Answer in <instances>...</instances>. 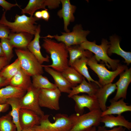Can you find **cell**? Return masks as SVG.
I'll return each instance as SVG.
<instances>
[{"label": "cell", "instance_id": "cell-8", "mask_svg": "<svg viewBox=\"0 0 131 131\" xmlns=\"http://www.w3.org/2000/svg\"><path fill=\"white\" fill-rule=\"evenodd\" d=\"M102 112L100 109L81 115L74 114L73 125L70 131H87L93 126H99Z\"/></svg>", "mask_w": 131, "mask_h": 131}, {"label": "cell", "instance_id": "cell-4", "mask_svg": "<svg viewBox=\"0 0 131 131\" xmlns=\"http://www.w3.org/2000/svg\"><path fill=\"white\" fill-rule=\"evenodd\" d=\"M85 50L89 51L95 54V57L98 62L102 60L104 62L108 68H111L113 71L115 70L120 64V60L110 58L107 54L109 46V42L103 39L100 45H97L95 41L93 42L88 40L80 45Z\"/></svg>", "mask_w": 131, "mask_h": 131}, {"label": "cell", "instance_id": "cell-27", "mask_svg": "<svg viewBox=\"0 0 131 131\" xmlns=\"http://www.w3.org/2000/svg\"><path fill=\"white\" fill-rule=\"evenodd\" d=\"M19 98H11L7 99L6 102V103L11 107V111L9 112L8 114L11 116L13 122L16 127V131H21L22 130L19 121V112L21 108Z\"/></svg>", "mask_w": 131, "mask_h": 131}, {"label": "cell", "instance_id": "cell-38", "mask_svg": "<svg viewBox=\"0 0 131 131\" xmlns=\"http://www.w3.org/2000/svg\"><path fill=\"white\" fill-rule=\"evenodd\" d=\"M41 12L42 16V18L46 21H48L50 17L48 9L46 8L42 10Z\"/></svg>", "mask_w": 131, "mask_h": 131}, {"label": "cell", "instance_id": "cell-37", "mask_svg": "<svg viewBox=\"0 0 131 131\" xmlns=\"http://www.w3.org/2000/svg\"><path fill=\"white\" fill-rule=\"evenodd\" d=\"M9 63L5 57H0V71L8 65Z\"/></svg>", "mask_w": 131, "mask_h": 131}, {"label": "cell", "instance_id": "cell-19", "mask_svg": "<svg viewBox=\"0 0 131 131\" xmlns=\"http://www.w3.org/2000/svg\"><path fill=\"white\" fill-rule=\"evenodd\" d=\"M109 46L107 51V54L110 55L112 54H115L123 58L124 62L127 65L131 63V52L124 51L120 47V40L118 37L113 35L110 37Z\"/></svg>", "mask_w": 131, "mask_h": 131}, {"label": "cell", "instance_id": "cell-14", "mask_svg": "<svg viewBox=\"0 0 131 131\" xmlns=\"http://www.w3.org/2000/svg\"><path fill=\"white\" fill-rule=\"evenodd\" d=\"M62 4L61 9L58 11L57 16L60 18H63L64 22V29L66 32H70L68 27L71 22L75 20L74 15L76 9V6L71 4L69 0H60Z\"/></svg>", "mask_w": 131, "mask_h": 131}, {"label": "cell", "instance_id": "cell-17", "mask_svg": "<svg viewBox=\"0 0 131 131\" xmlns=\"http://www.w3.org/2000/svg\"><path fill=\"white\" fill-rule=\"evenodd\" d=\"M33 37V35L26 32H11L8 39L13 48L25 49L27 48L28 44L32 41Z\"/></svg>", "mask_w": 131, "mask_h": 131}, {"label": "cell", "instance_id": "cell-6", "mask_svg": "<svg viewBox=\"0 0 131 131\" xmlns=\"http://www.w3.org/2000/svg\"><path fill=\"white\" fill-rule=\"evenodd\" d=\"M19 59L21 69L30 76L44 73L43 67L37 59L27 48L15 50Z\"/></svg>", "mask_w": 131, "mask_h": 131}, {"label": "cell", "instance_id": "cell-11", "mask_svg": "<svg viewBox=\"0 0 131 131\" xmlns=\"http://www.w3.org/2000/svg\"><path fill=\"white\" fill-rule=\"evenodd\" d=\"M71 98L75 102V111L77 114L79 115L83 114L85 107L88 108L90 111L100 109L95 97L85 94L76 95L73 96Z\"/></svg>", "mask_w": 131, "mask_h": 131}, {"label": "cell", "instance_id": "cell-23", "mask_svg": "<svg viewBox=\"0 0 131 131\" xmlns=\"http://www.w3.org/2000/svg\"><path fill=\"white\" fill-rule=\"evenodd\" d=\"M124 100L122 98L117 101L110 99V105L106 107L105 111L102 112L101 116L108 115H121L124 112L131 111V105H128V104L124 102Z\"/></svg>", "mask_w": 131, "mask_h": 131}, {"label": "cell", "instance_id": "cell-32", "mask_svg": "<svg viewBox=\"0 0 131 131\" xmlns=\"http://www.w3.org/2000/svg\"><path fill=\"white\" fill-rule=\"evenodd\" d=\"M16 128L8 114L0 117V131H16Z\"/></svg>", "mask_w": 131, "mask_h": 131}, {"label": "cell", "instance_id": "cell-15", "mask_svg": "<svg viewBox=\"0 0 131 131\" xmlns=\"http://www.w3.org/2000/svg\"><path fill=\"white\" fill-rule=\"evenodd\" d=\"M41 117L31 110L21 108L19 112L20 124L22 129L33 128L39 124Z\"/></svg>", "mask_w": 131, "mask_h": 131}, {"label": "cell", "instance_id": "cell-39", "mask_svg": "<svg viewBox=\"0 0 131 131\" xmlns=\"http://www.w3.org/2000/svg\"><path fill=\"white\" fill-rule=\"evenodd\" d=\"M10 81L0 75V88L9 85Z\"/></svg>", "mask_w": 131, "mask_h": 131}, {"label": "cell", "instance_id": "cell-16", "mask_svg": "<svg viewBox=\"0 0 131 131\" xmlns=\"http://www.w3.org/2000/svg\"><path fill=\"white\" fill-rule=\"evenodd\" d=\"M42 66L44 67L45 71L53 77L54 84L61 92L69 94L73 87L63 76L61 72L44 65H42Z\"/></svg>", "mask_w": 131, "mask_h": 131}, {"label": "cell", "instance_id": "cell-2", "mask_svg": "<svg viewBox=\"0 0 131 131\" xmlns=\"http://www.w3.org/2000/svg\"><path fill=\"white\" fill-rule=\"evenodd\" d=\"M49 115L41 117L39 124L33 128L36 131H70L74 123V114L67 115L58 114L55 117V122L52 123L49 119Z\"/></svg>", "mask_w": 131, "mask_h": 131}, {"label": "cell", "instance_id": "cell-20", "mask_svg": "<svg viewBox=\"0 0 131 131\" xmlns=\"http://www.w3.org/2000/svg\"><path fill=\"white\" fill-rule=\"evenodd\" d=\"M41 31V26L39 25L34 35V38L29 44L27 49L33 55L39 63L42 65L44 62H49V57L48 55L45 57H43L41 53L39 40L41 38L40 35Z\"/></svg>", "mask_w": 131, "mask_h": 131}, {"label": "cell", "instance_id": "cell-7", "mask_svg": "<svg viewBox=\"0 0 131 131\" xmlns=\"http://www.w3.org/2000/svg\"><path fill=\"white\" fill-rule=\"evenodd\" d=\"M90 33L89 31L83 30L81 24H77L73 27L71 32H61L62 35H60L48 34L42 37L54 38L59 42L63 43L68 47L80 45L87 41L86 37Z\"/></svg>", "mask_w": 131, "mask_h": 131}, {"label": "cell", "instance_id": "cell-35", "mask_svg": "<svg viewBox=\"0 0 131 131\" xmlns=\"http://www.w3.org/2000/svg\"><path fill=\"white\" fill-rule=\"evenodd\" d=\"M0 6H1L6 12L10 10L11 8L13 7L17 6L19 7V5L17 3L13 4L5 0H0Z\"/></svg>", "mask_w": 131, "mask_h": 131}, {"label": "cell", "instance_id": "cell-5", "mask_svg": "<svg viewBox=\"0 0 131 131\" xmlns=\"http://www.w3.org/2000/svg\"><path fill=\"white\" fill-rule=\"evenodd\" d=\"M87 65L98 75L99 78L98 82L101 86L112 83L114 79L127 67V66L120 64L114 71L108 70L104 64H99L93 56L88 58Z\"/></svg>", "mask_w": 131, "mask_h": 131}, {"label": "cell", "instance_id": "cell-28", "mask_svg": "<svg viewBox=\"0 0 131 131\" xmlns=\"http://www.w3.org/2000/svg\"><path fill=\"white\" fill-rule=\"evenodd\" d=\"M88 58L83 57L77 59L73 63L72 66L80 74L86 78L89 82H94L99 87L101 85L98 82L93 80L90 76L87 66V62Z\"/></svg>", "mask_w": 131, "mask_h": 131}, {"label": "cell", "instance_id": "cell-12", "mask_svg": "<svg viewBox=\"0 0 131 131\" xmlns=\"http://www.w3.org/2000/svg\"><path fill=\"white\" fill-rule=\"evenodd\" d=\"M61 3L60 0H30L26 6L22 9L21 13L28 14L33 16L35 11L48 7L50 9L56 8Z\"/></svg>", "mask_w": 131, "mask_h": 131}, {"label": "cell", "instance_id": "cell-3", "mask_svg": "<svg viewBox=\"0 0 131 131\" xmlns=\"http://www.w3.org/2000/svg\"><path fill=\"white\" fill-rule=\"evenodd\" d=\"M6 12H4L0 19V23L7 26L11 32H26L33 35L35 34L38 26L36 21L39 19L34 16H28L25 14L19 15L16 14L14 22L8 21L6 17Z\"/></svg>", "mask_w": 131, "mask_h": 131}, {"label": "cell", "instance_id": "cell-44", "mask_svg": "<svg viewBox=\"0 0 131 131\" xmlns=\"http://www.w3.org/2000/svg\"><path fill=\"white\" fill-rule=\"evenodd\" d=\"M96 131V127L93 126L90 130L87 131Z\"/></svg>", "mask_w": 131, "mask_h": 131}, {"label": "cell", "instance_id": "cell-26", "mask_svg": "<svg viewBox=\"0 0 131 131\" xmlns=\"http://www.w3.org/2000/svg\"><path fill=\"white\" fill-rule=\"evenodd\" d=\"M69 57V66H72L77 59L83 57L89 58L92 56V53L87 50L84 49L80 45L66 47Z\"/></svg>", "mask_w": 131, "mask_h": 131}, {"label": "cell", "instance_id": "cell-9", "mask_svg": "<svg viewBox=\"0 0 131 131\" xmlns=\"http://www.w3.org/2000/svg\"><path fill=\"white\" fill-rule=\"evenodd\" d=\"M40 90L32 85L27 91L25 95L19 98V102L21 108L32 110L41 117L45 115L39 103V97Z\"/></svg>", "mask_w": 131, "mask_h": 131}, {"label": "cell", "instance_id": "cell-21", "mask_svg": "<svg viewBox=\"0 0 131 131\" xmlns=\"http://www.w3.org/2000/svg\"><path fill=\"white\" fill-rule=\"evenodd\" d=\"M116 89L115 83H111L99 87L95 95L102 112L106 109V103L108 97Z\"/></svg>", "mask_w": 131, "mask_h": 131}, {"label": "cell", "instance_id": "cell-33", "mask_svg": "<svg viewBox=\"0 0 131 131\" xmlns=\"http://www.w3.org/2000/svg\"><path fill=\"white\" fill-rule=\"evenodd\" d=\"M0 43L4 55V57L9 62L13 57V47L8 39H1Z\"/></svg>", "mask_w": 131, "mask_h": 131}, {"label": "cell", "instance_id": "cell-42", "mask_svg": "<svg viewBox=\"0 0 131 131\" xmlns=\"http://www.w3.org/2000/svg\"><path fill=\"white\" fill-rule=\"evenodd\" d=\"M21 131H36L33 128H26L22 129Z\"/></svg>", "mask_w": 131, "mask_h": 131}, {"label": "cell", "instance_id": "cell-18", "mask_svg": "<svg viewBox=\"0 0 131 131\" xmlns=\"http://www.w3.org/2000/svg\"><path fill=\"white\" fill-rule=\"evenodd\" d=\"M101 123H104V126L105 127L112 128L121 126L129 131L131 129V123L122 115H118L116 116L113 115L104 116L101 117Z\"/></svg>", "mask_w": 131, "mask_h": 131}, {"label": "cell", "instance_id": "cell-24", "mask_svg": "<svg viewBox=\"0 0 131 131\" xmlns=\"http://www.w3.org/2000/svg\"><path fill=\"white\" fill-rule=\"evenodd\" d=\"M30 77L21 68L11 79L9 85L27 91L32 86Z\"/></svg>", "mask_w": 131, "mask_h": 131}, {"label": "cell", "instance_id": "cell-36", "mask_svg": "<svg viewBox=\"0 0 131 131\" xmlns=\"http://www.w3.org/2000/svg\"><path fill=\"white\" fill-rule=\"evenodd\" d=\"M123 128L122 127L119 126L114 127L110 130H108L104 126H98L96 131H120Z\"/></svg>", "mask_w": 131, "mask_h": 131}, {"label": "cell", "instance_id": "cell-41", "mask_svg": "<svg viewBox=\"0 0 131 131\" xmlns=\"http://www.w3.org/2000/svg\"><path fill=\"white\" fill-rule=\"evenodd\" d=\"M34 17L40 19L42 18V14L41 11H37L35 13Z\"/></svg>", "mask_w": 131, "mask_h": 131}, {"label": "cell", "instance_id": "cell-25", "mask_svg": "<svg viewBox=\"0 0 131 131\" xmlns=\"http://www.w3.org/2000/svg\"><path fill=\"white\" fill-rule=\"evenodd\" d=\"M26 91L10 85L0 89V104L6 103L8 99L13 98H20Z\"/></svg>", "mask_w": 131, "mask_h": 131}, {"label": "cell", "instance_id": "cell-13", "mask_svg": "<svg viewBox=\"0 0 131 131\" xmlns=\"http://www.w3.org/2000/svg\"><path fill=\"white\" fill-rule=\"evenodd\" d=\"M120 78L115 83L117 91L115 95L112 99L117 101L120 98L126 99L127 90L129 85L131 82V68L128 67L119 74Z\"/></svg>", "mask_w": 131, "mask_h": 131}, {"label": "cell", "instance_id": "cell-40", "mask_svg": "<svg viewBox=\"0 0 131 131\" xmlns=\"http://www.w3.org/2000/svg\"><path fill=\"white\" fill-rule=\"evenodd\" d=\"M9 105L6 103L3 104H0V113L1 112H5L7 111L9 108Z\"/></svg>", "mask_w": 131, "mask_h": 131}, {"label": "cell", "instance_id": "cell-1", "mask_svg": "<svg viewBox=\"0 0 131 131\" xmlns=\"http://www.w3.org/2000/svg\"><path fill=\"white\" fill-rule=\"evenodd\" d=\"M43 38L42 46L50 54L52 61L51 65L44 66L62 72L69 66V55L66 46L62 42H58L49 38Z\"/></svg>", "mask_w": 131, "mask_h": 131}, {"label": "cell", "instance_id": "cell-29", "mask_svg": "<svg viewBox=\"0 0 131 131\" xmlns=\"http://www.w3.org/2000/svg\"><path fill=\"white\" fill-rule=\"evenodd\" d=\"M61 73L73 87L80 83L84 77L73 66H68Z\"/></svg>", "mask_w": 131, "mask_h": 131}, {"label": "cell", "instance_id": "cell-31", "mask_svg": "<svg viewBox=\"0 0 131 131\" xmlns=\"http://www.w3.org/2000/svg\"><path fill=\"white\" fill-rule=\"evenodd\" d=\"M32 77V85L35 88L40 89H53L57 88L54 84L50 82L46 77L42 74L35 75Z\"/></svg>", "mask_w": 131, "mask_h": 131}, {"label": "cell", "instance_id": "cell-34", "mask_svg": "<svg viewBox=\"0 0 131 131\" xmlns=\"http://www.w3.org/2000/svg\"><path fill=\"white\" fill-rule=\"evenodd\" d=\"M11 33V31L8 27L0 23V38L1 39H8Z\"/></svg>", "mask_w": 131, "mask_h": 131}, {"label": "cell", "instance_id": "cell-10", "mask_svg": "<svg viewBox=\"0 0 131 131\" xmlns=\"http://www.w3.org/2000/svg\"><path fill=\"white\" fill-rule=\"evenodd\" d=\"M61 92L57 88L55 89H41L39 97V103L40 107L58 110L60 109L59 100Z\"/></svg>", "mask_w": 131, "mask_h": 131}, {"label": "cell", "instance_id": "cell-45", "mask_svg": "<svg viewBox=\"0 0 131 131\" xmlns=\"http://www.w3.org/2000/svg\"><path fill=\"white\" fill-rule=\"evenodd\" d=\"M126 128H123L120 131H125Z\"/></svg>", "mask_w": 131, "mask_h": 131}, {"label": "cell", "instance_id": "cell-30", "mask_svg": "<svg viewBox=\"0 0 131 131\" xmlns=\"http://www.w3.org/2000/svg\"><path fill=\"white\" fill-rule=\"evenodd\" d=\"M21 69L20 61L17 58L12 64L7 65L0 71V75L9 81Z\"/></svg>", "mask_w": 131, "mask_h": 131}, {"label": "cell", "instance_id": "cell-43", "mask_svg": "<svg viewBox=\"0 0 131 131\" xmlns=\"http://www.w3.org/2000/svg\"><path fill=\"white\" fill-rule=\"evenodd\" d=\"M4 57V54L0 42V57Z\"/></svg>", "mask_w": 131, "mask_h": 131}, {"label": "cell", "instance_id": "cell-22", "mask_svg": "<svg viewBox=\"0 0 131 131\" xmlns=\"http://www.w3.org/2000/svg\"><path fill=\"white\" fill-rule=\"evenodd\" d=\"M99 87L94 82H88L84 77L82 81L79 85L72 87L68 97L71 98L73 96L80 93H86L90 96L95 97L96 93Z\"/></svg>", "mask_w": 131, "mask_h": 131}]
</instances>
